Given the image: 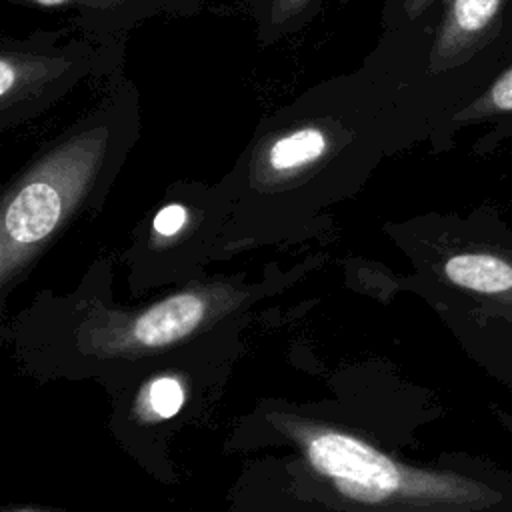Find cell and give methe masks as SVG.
<instances>
[{
	"instance_id": "obj_9",
	"label": "cell",
	"mask_w": 512,
	"mask_h": 512,
	"mask_svg": "<svg viewBox=\"0 0 512 512\" xmlns=\"http://www.w3.org/2000/svg\"><path fill=\"white\" fill-rule=\"evenodd\" d=\"M186 220H188L186 206H182L178 202H172V204H166L164 208H160L156 212L152 228L158 236H174L176 232L182 230Z\"/></svg>"
},
{
	"instance_id": "obj_2",
	"label": "cell",
	"mask_w": 512,
	"mask_h": 512,
	"mask_svg": "<svg viewBox=\"0 0 512 512\" xmlns=\"http://www.w3.org/2000/svg\"><path fill=\"white\" fill-rule=\"evenodd\" d=\"M434 266L470 354L512 392V230L468 226L446 238Z\"/></svg>"
},
{
	"instance_id": "obj_7",
	"label": "cell",
	"mask_w": 512,
	"mask_h": 512,
	"mask_svg": "<svg viewBox=\"0 0 512 512\" xmlns=\"http://www.w3.org/2000/svg\"><path fill=\"white\" fill-rule=\"evenodd\" d=\"M500 0H454L452 24L460 32H478L494 16Z\"/></svg>"
},
{
	"instance_id": "obj_3",
	"label": "cell",
	"mask_w": 512,
	"mask_h": 512,
	"mask_svg": "<svg viewBox=\"0 0 512 512\" xmlns=\"http://www.w3.org/2000/svg\"><path fill=\"white\" fill-rule=\"evenodd\" d=\"M58 34L2 42L0 114L2 128L40 114L82 78L112 68L110 42L72 40L56 44Z\"/></svg>"
},
{
	"instance_id": "obj_1",
	"label": "cell",
	"mask_w": 512,
	"mask_h": 512,
	"mask_svg": "<svg viewBox=\"0 0 512 512\" xmlns=\"http://www.w3.org/2000/svg\"><path fill=\"white\" fill-rule=\"evenodd\" d=\"M138 126L136 92L124 84L28 170L2 210L4 280L62 224L116 150L130 146Z\"/></svg>"
},
{
	"instance_id": "obj_8",
	"label": "cell",
	"mask_w": 512,
	"mask_h": 512,
	"mask_svg": "<svg viewBox=\"0 0 512 512\" xmlns=\"http://www.w3.org/2000/svg\"><path fill=\"white\" fill-rule=\"evenodd\" d=\"M184 402V390L176 378L164 376L150 384L148 388V404L152 412L160 418L174 416Z\"/></svg>"
},
{
	"instance_id": "obj_4",
	"label": "cell",
	"mask_w": 512,
	"mask_h": 512,
	"mask_svg": "<svg viewBox=\"0 0 512 512\" xmlns=\"http://www.w3.org/2000/svg\"><path fill=\"white\" fill-rule=\"evenodd\" d=\"M206 298L194 292L174 294L144 310L130 326V342L146 348L182 340L200 326L206 316Z\"/></svg>"
},
{
	"instance_id": "obj_6",
	"label": "cell",
	"mask_w": 512,
	"mask_h": 512,
	"mask_svg": "<svg viewBox=\"0 0 512 512\" xmlns=\"http://www.w3.org/2000/svg\"><path fill=\"white\" fill-rule=\"evenodd\" d=\"M316 0H266L258 18V32L262 40H276L290 32Z\"/></svg>"
},
{
	"instance_id": "obj_5",
	"label": "cell",
	"mask_w": 512,
	"mask_h": 512,
	"mask_svg": "<svg viewBox=\"0 0 512 512\" xmlns=\"http://www.w3.org/2000/svg\"><path fill=\"white\" fill-rule=\"evenodd\" d=\"M44 8H68L74 12L80 26L96 32L130 26L156 10L168 8L174 0H12Z\"/></svg>"
},
{
	"instance_id": "obj_10",
	"label": "cell",
	"mask_w": 512,
	"mask_h": 512,
	"mask_svg": "<svg viewBox=\"0 0 512 512\" xmlns=\"http://www.w3.org/2000/svg\"><path fill=\"white\" fill-rule=\"evenodd\" d=\"M490 98L498 110H512V70L496 80L490 90Z\"/></svg>"
}]
</instances>
